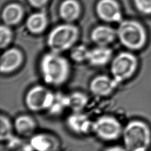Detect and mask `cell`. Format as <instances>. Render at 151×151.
Returning <instances> with one entry per match:
<instances>
[{"instance_id":"cell-1","label":"cell","mask_w":151,"mask_h":151,"mask_svg":"<svg viewBox=\"0 0 151 151\" xmlns=\"http://www.w3.org/2000/svg\"><path fill=\"white\" fill-rule=\"evenodd\" d=\"M40 70L44 81L54 86L63 84L67 80L70 74L68 61L59 53L54 52L43 56L40 63Z\"/></svg>"},{"instance_id":"cell-2","label":"cell","mask_w":151,"mask_h":151,"mask_svg":"<svg viewBox=\"0 0 151 151\" xmlns=\"http://www.w3.org/2000/svg\"><path fill=\"white\" fill-rule=\"evenodd\" d=\"M122 137L127 151H147L151 143V131L143 121L133 120L123 127Z\"/></svg>"},{"instance_id":"cell-3","label":"cell","mask_w":151,"mask_h":151,"mask_svg":"<svg viewBox=\"0 0 151 151\" xmlns=\"http://www.w3.org/2000/svg\"><path fill=\"white\" fill-rule=\"evenodd\" d=\"M117 35L122 45L130 50H140L147 42V30L136 20L127 19L120 22Z\"/></svg>"},{"instance_id":"cell-4","label":"cell","mask_w":151,"mask_h":151,"mask_svg":"<svg viewBox=\"0 0 151 151\" xmlns=\"http://www.w3.org/2000/svg\"><path fill=\"white\" fill-rule=\"evenodd\" d=\"M78 36V28L71 24H65L54 28L49 34L47 43L52 52L60 53L69 49Z\"/></svg>"},{"instance_id":"cell-5","label":"cell","mask_w":151,"mask_h":151,"mask_svg":"<svg viewBox=\"0 0 151 151\" xmlns=\"http://www.w3.org/2000/svg\"><path fill=\"white\" fill-rule=\"evenodd\" d=\"M123 127L120 121L111 115H103L93 122L92 132L100 140L113 142L122 136Z\"/></svg>"},{"instance_id":"cell-6","label":"cell","mask_w":151,"mask_h":151,"mask_svg":"<svg viewBox=\"0 0 151 151\" xmlns=\"http://www.w3.org/2000/svg\"><path fill=\"white\" fill-rule=\"evenodd\" d=\"M138 60L130 52H122L113 60L111 73L113 79L119 84L130 78L136 72Z\"/></svg>"},{"instance_id":"cell-7","label":"cell","mask_w":151,"mask_h":151,"mask_svg":"<svg viewBox=\"0 0 151 151\" xmlns=\"http://www.w3.org/2000/svg\"><path fill=\"white\" fill-rule=\"evenodd\" d=\"M54 93L42 86H35L27 92L24 103L28 110L34 113L47 111L52 103Z\"/></svg>"},{"instance_id":"cell-8","label":"cell","mask_w":151,"mask_h":151,"mask_svg":"<svg viewBox=\"0 0 151 151\" xmlns=\"http://www.w3.org/2000/svg\"><path fill=\"white\" fill-rule=\"evenodd\" d=\"M93 122L83 111H71L65 120L67 128L71 133L78 136H84L92 132Z\"/></svg>"},{"instance_id":"cell-9","label":"cell","mask_w":151,"mask_h":151,"mask_svg":"<svg viewBox=\"0 0 151 151\" xmlns=\"http://www.w3.org/2000/svg\"><path fill=\"white\" fill-rule=\"evenodd\" d=\"M29 145L34 151H57L60 142L58 137L51 133H35L30 137Z\"/></svg>"},{"instance_id":"cell-10","label":"cell","mask_w":151,"mask_h":151,"mask_svg":"<svg viewBox=\"0 0 151 151\" xmlns=\"http://www.w3.org/2000/svg\"><path fill=\"white\" fill-rule=\"evenodd\" d=\"M98 16L107 22H121L122 12L116 0H100L96 5Z\"/></svg>"},{"instance_id":"cell-11","label":"cell","mask_w":151,"mask_h":151,"mask_svg":"<svg viewBox=\"0 0 151 151\" xmlns=\"http://www.w3.org/2000/svg\"><path fill=\"white\" fill-rule=\"evenodd\" d=\"M118 84L107 76L101 75L94 78L90 83V90L94 96L104 97L110 95Z\"/></svg>"},{"instance_id":"cell-12","label":"cell","mask_w":151,"mask_h":151,"mask_svg":"<svg viewBox=\"0 0 151 151\" xmlns=\"http://www.w3.org/2000/svg\"><path fill=\"white\" fill-rule=\"evenodd\" d=\"M15 132L21 137H28L33 136L37 127L35 119L29 114H20L13 122Z\"/></svg>"},{"instance_id":"cell-13","label":"cell","mask_w":151,"mask_h":151,"mask_svg":"<svg viewBox=\"0 0 151 151\" xmlns=\"http://www.w3.org/2000/svg\"><path fill=\"white\" fill-rule=\"evenodd\" d=\"M22 61L21 51L16 48H11L3 53L1 57L0 69L1 73H8L15 70Z\"/></svg>"},{"instance_id":"cell-14","label":"cell","mask_w":151,"mask_h":151,"mask_svg":"<svg viewBox=\"0 0 151 151\" xmlns=\"http://www.w3.org/2000/svg\"><path fill=\"white\" fill-rule=\"evenodd\" d=\"M117 31L113 28L106 25L96 27L92 31L91 37L94 42L99 46H106L115 38Z\"/></svg>"},{"instance_id":"cell-15","label":"cell","mask_w":151,"mask_h":151,"mask_svg":"<svg viewBox=\"0 0 151 151\" xmlns=\"http://www.w3.org/2000/svg\"><path fill=\"white\" fill-rule=\"evenodd\" d=\"M112 51L106 46H99L90 50L88 62L95 66H101L107 64L111 57Z\"/></svg>"},{"instance_id":"cell-16","label":"cell","mask_w":151,"mask_h":151,"mask_svg":"<svg viewBox=\"0 0 151 151\" xmlns=\"http://www.w3.org/2000/svg\"><path fill=\"white\" fill-rule=\"evenodd\" d=\"M80 6L76 0H65L60 5V14L65 21L76 20L80 14Z\"/></svg>"},{"instance_id":"cell-17","label":"cell","mask_w":151,"mask_h":151,"mask_svg":"<svg viewBox=\"0 0 151 151\" xmlns=\"http://www.w3.org/2000/svg\"><path fill=\"white\" fill-rule=\"evenodd\" d=\"M23 10L18 4L12 3L6 6L2 13V18L6 25L17 24L22 18Z\"/></svg>"},{"instance_id":"cell-18","label":"cell","mask_w":151,"mask_h":151,"mask_svg":"<svg viewBox=\"0 0 151 151\" xmlns=\"http://www.w3.org/2000/svg\"><path fill=\"white\" fill-rule=\"evenodd\" d=\"M68 109L71 111H83L88 103V97L80 91L73 92L67 95Z\"/></svg>"},{"instance_id":"cell-19","label":"cell","mask_w":151,"mask_h":151,"mask_svg":"<svg viewBox=\"0 0 151 151\" xmlns=\"http://www.w3.org/2000/svg\"><path fill=\"white\" fill-rule=\"evenodd\" d=\"M15 132L13 122L6 115L1 114L0 116V140L11 145L16 140L14 136Z\"/></svg>"},{"instance_id":"cell-20","label":"cell","mask_w":151,"mask_h":151,"mask_svg":"<svg viewBox=\"0 0 151 151\" xmlns=\"http://www.w3.org/2000/svg\"><path fill=\"white\" fill-rule=\"evenodd\" d=\"M47 19L44 13L39 12L31 15L27 19V28L32 33L38 34L42 32L46 27Z\"/></svg>"},{"instance_id":"cell-21","label":"cell","mask_w":151,"mask_h":151,"mask_svg":"<svg viewBox=\"0 0 151 151\" xmlns=\"http://www.w3.org/2000/svg\"><path fill=\"white\" fill-rule=\"evenodd\" d=\"M68 109L66 94L61 93H54L51 106L47 111L52 115H58Z\"/></svg>"},{"instance_id":"cell-22","label":"cell","mask_w":151,"mask_h":151,"mask_svg":"<svg viewBox=\"0 0 151 151\" xmlns=\"http://www.w3.org/2000/svg\"><path fill=\"white\" fill-rule=\"evenodd\" d=\"M90 50L85 45H80L74 47L71 52V58L77 62H82L87 60Z\"/></svg>"},{"instance_id":"cell-23","label":"cell","mask_w":151,"mask_h":151,"mask_svg":"<svg viewBox=\"0 0 151 151\" xmlns=\"http://www.w3.org/2000/svg\"><path fill=\"white\" fill-rule=\"evenodd\" d=\"M137 11L140 14L151 16V0H133Z\"/></svg>"},{"instance_id":"cell-24","label":"cell","mask_w":151,"mask_h":151,"mask_svg":"<svg viewBox=\"0 0 151 151\" xmlns=\"http://www.w3.org/2000/svg\"><path fill=\"white\" fill-rule=\"evenodd\" d=\"M12 38V32L8 27L2 25L0 28V47L5 48L10 42Z\"/></svg>"},{"instance_id":"cell-25","label":"cell","mask_w":151,"mask_h":151,"mask_svg":"<svg viewBox=\"0 0 151 151\" xmlns=\"http://www.w3.org/2000/svg\"><path fill=\"white\" fill-rule=\"evenodd\" d=\"M103 151H127L124 146L115 145L107 147Z\"/></svg>"},{"instance_id":"cell-26","label":"cell","mask_w":151,"mask_h":151,"mask_svg":"<svg viewBox=\"0 0 151 151\" xmlns=\"http://www.w3.org/2000/svg\"><path fill=\"white\" fill-rule=\"evenodd\" d=\"M28 1H29V4L32 6L37 8H39L44 6L48 1V0H28Z\"/></svg>"},{"instance_id":"cell-27","label":"cell","mask_w":151,"mask_h":151,"mask_svg":"<svg viewBox=\"0 0 151 151\" xmlns=\"http://www.w3.org/2000/svg\"><path fill=\"white\" fill-rule=\"evenodd\" d=\"M14 151H34L31 146L28 145L19 146Z\"/></svg>"}]
</instances>
